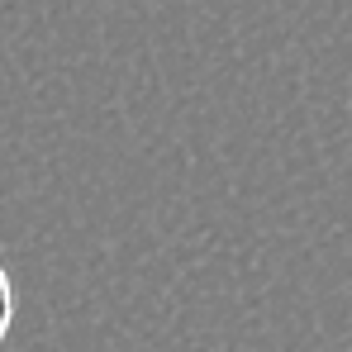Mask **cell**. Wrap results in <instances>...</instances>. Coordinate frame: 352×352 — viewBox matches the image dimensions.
Masks as SVG:
<instances>
[{
    "label": "cell",
    "instance_id": "6da1fadb",
    "mask_svg": "<svg viewBox=\"0 0 352 352\" xmlns=\"http://www.w3.org/2000/svg\"><path fill=\"white\" fill-rule=\"evenodd\" d=\"M14 276H10V267H5V257H0V343L10 338V329H14Z\"/></svg>",
    "mask_w": 352,
    "mask_h": 352
}]
</instances>
